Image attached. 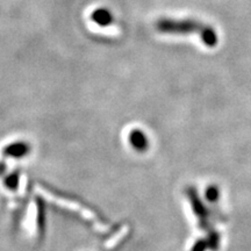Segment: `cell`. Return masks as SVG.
<instances>
[{"mask_svg":"<svg viewBox=\"0 0 251 251\" xmlns=\"http://www.w3.org/2000/svg\"><path fill=\"white\" fill-rule=\"evenodd\" d=\"M206 26L194 20H170L162 19L156 24V29L165 34H201Z\"/></svg>","mask_w":251,"mask_h":251,"instance_id":"cell-1","label":"cell"},{"mask_svg":"<svg viewBox=\"0 0 251 251\" xmlns=\"http://www.w3.org/2000/svg\"><path fill=\"white\" fill-rule=\"evenodd\" d=\"M128 141H129L131 148H133L135 151L143 152L148 149L149 141L147 135L143 133L141 129H133L129 133V136H128Z\"/></svg>","mask_w":251,"mask_h":251,"instance_id":"cell-2","label":"cell"},{"mask_svg":"<svg viewBox=\"0 0 251 251\" xmlns=\"http://www.w3.org/2000/svg\"><path fill=\"white\" fill-rule=\"evenodd\" d=\"M91 19L99 26L106 27L113 23V14L107 8H98L91 14Z\"/></svg>","mask_w":251,"mask_h":251,"instance_id":"cell-3","label":"cell"},{"mask_svg":"<svg viewBox=\"0 0 251 251\" xmlns=\"http://www.w3.org/2000/svg\"><path fill=\"white\" fill-rule=\"evenodd\" d=\"M29 147L27 146L26 143L24 142H17L11 144V146L6 147L5 149V153L7 156L11 157H17V158H21V157L26 156L28 151H29Z\"/></svg>","mask_w":251,"mask_h":251,"instance_id":"cell-4","label":"cell"},{"mask_svg":"<svg viewBox=\"0 0 251 251\" xmlns=\"http://www.w3.org/2000/svg\"><path fill=\"white\" fill-rule=\"evenodd\" d=\"M200 37H201L202 42L208 47H214L218 43V35H216L215 30L208 26L205 27L202 33L200 34Z\"/></svg>","mask_w":251,"mask_h":251,"instance_id":"cell-5","label":"cell"},{"mask_svg":"<svg viewBox=\"0 0 251 251\" xmlns=\"http://www.w3.org/2000/svg\"><path fill=\"white\" fill-rule=\"evenodd\" d=\"M17 180H18L17 176H11V177L7 179V181H6V186L8 188H15L17 187Z\"/></svg>","mask_w":251,"mask_h":251,"instance_id":"cell-6","label":"cell"}]
</instances>
